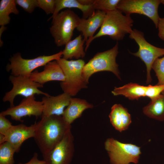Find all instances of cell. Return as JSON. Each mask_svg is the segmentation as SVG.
<instances>
[{
	"mask_svg": "<svg viewBox=\"0 0 164 164\" xmlns=\"http://www.w3.org/2000/svg\"><path fill=\"white\" fill-rule=\"evenodd\" d=\"M71 125L62 116H42L36 123L33 138L42 154L51 151L63 138Z\"/></svg>",
	"mask_w": 164,
	"mask_h": 164,
	"instance_id": "obj_1",
	"label": "cell"
},
{
	"mask_svg": "<svg viewBox=\"0 0 164 164\" xmlns=\"http://www.w3.org/2000/svg\"><path fill=\"white\" fill-rule=\"evenodd\" d=\"M133 22L130 15H124L117 9L106 12L99 31L86 42L85 51L92 41L102 36H109L114 40H122L125 34H130L132 31Z\"/></svg>",
	"mask_w": 164,
	"mask_h": 164,
	"instance_id": "obj_2",
	"label": "cell"
},
{
	"mask_svg": "<svg viewBox=\"0 0 164 164\" xmlns=\"http://www.w3.org/2000/svg\"><path fill=\"white\" fill-rule=\"evenodd\" d=\"M56 61L65 77V81L60 84L64 93L71 97L76 95L82 89L87 88L88 84L82 75L83 69L85 64L83 60H69L61 58Z\"/></svg>",
	"mask_w": 164,
	"mask_h": 164,
	"instance_id": "obj_3",
	"label": "cell"
},
{
	"mask_svg": "<svg viewBox=\"0 0 164 164\" xmlns=\"http://www.w3.org/2000/svg\"><path fill=\"white\" fill-rule=\"evenodd\" d=\"M80 19L70 9L60 11L52 19L50 31L57 46L65 45L71 40L73 31L78 26Z\"/></svg>",
	"mask_w": 164,
	"mask_h": 164,
	"instance_id": "obj_4",
	"label": "cell"
},
{
	"mask_svg": "<svg viewBox=\"0 0 164 164\" xmlns=\"http://www.w3.org/2000/svg\"><path fill=\"white\" fill-rule=\"evenodd\" d=\"M118 49L117 42L112 48L97 53L85 64L83 69L82 75L88 84L90 78L93 74L102 71L111 72L119 79H121L118 65L116 62Z\"/></svg>",
	"mask_w": 164,
	"mask_h": 164,
	"instance_id": "obj_5",
	"label": "cell"
},
{
	"mask_svg": "<svg viewBox=\"0 0 164 164\" xmlns=\"http://www.w3.org/2000/svg\"><path fill=\"white\" fill-rule=\"evenodd\" d=\"M63 52L61 51L50 55L38 56L32 59L23 58L19 53L14 54L9 59L10 63L6 67V70L11 72V75L30 77L34 70L44 66L49 62L56 60L61 58Z\"/></svg>",
	"mask_w": 164,
	"mask_h": 164,
	"instance_id": "obj_6",
	"label": "cell"
},
{
	"mask_svg": "<svg viewBox=\"0 0 164 164\" xmlns=\"http://www.w3.org/2000/svg\"><path fill=\"white\" fill-rule=\"evenodd\" d=\"M104 146L111 164H136L138 162L141 152L140 148L136 145L108 138L105 142Z\"/></svg>",
	"mask_w": 164,
	"mask_h": 164,
	"instance_id": "obj_7",
	"label": "cell"
},
{
	"mask_svg": "<svg viewBox=\"0 0 164 164\" xmlns=\"http://www.w3.org/2000/svg\"><path fill=\"white\" fill-rule=\"evenodd\" d=\"M129 37L134 39L138 46V51L131 53L139 58L145 64L147 70L146 83L149 84L152 80L151 71L152 64L157 59L164 55V48L157 47L149 43L145 39L143 33L135 29H132Z\"/></svg>",
	"mask_w": 164,
	"mask_h": 164,
	"instance_id": "obj_8",
	"label": "cell"
},
{
	"mask_svg": "<svg viewBox=\"0 0 164 164\" xmlns=\"http://www.w3.org/2000/svg\"><path fill=\"white\" fill-rule=\"evenodd\" d=\"M9 80L12 85V89L5 93L2 98L4 102L9 103L10 107L14 106V102L17 95L27 97L35 94H42L47 96L50 95L39 89L43 85L32 80L29 77L14 76L11 75Z\"/></svg>",
	"mask_w": 164,
	"mask_h": 164,
	"instance_id": "obj_9",
	"label": "cell"
},
{
	"mask_svg": "<svg viewBox=\"0 0 164 164\" xmlns=\"http://www.w3.org/2000/svg\"><path fill=\"white\" fill-rule=\"evenodd\" d=\"M161 0H120L117 9L125 15L136 13L147 16L157 28L159 17L158 10Z\"/></svg>",
	"mask_w": 164,
	"mask_h": 164,
	"instance_id": "obj_10",
	"label": "cell"
},
{
	"mask_svg": "<svg viewBox=\"0 0 164 164\" xmlns=\"http://www.w3.org/2000/svg\"><path fill=\"white\" fill-rule=\"evenodd\" d=\"M71 128L51 151L42 154L46 164H70L74 152V138Z\"/></svg>",
	"mask_w": 164,
	"mask_h": 164,
	"instance_id": "obj_11",
	"label": "cell"
},
{
	"mask_svg": "<svg viewBox=\"0 0 164 164\" xmlns=\"http://www.w3.org/2000/svg\"><path fill=\"white\" fill-rule=\"evenodd\" d=\"M34 96L25 97L18 105L10 107L0 114L5 116H9L12 120L21 122H23L21 119L23 117L42 116L43 102L42 101H36Z\"/></svg>",
	"mask_w": 164,
	"mask_h": 164,
	"instance_id": "obj_12",
	"label": "cell"
},
{
	"mask_svg": "<svg viewBox=\"0 0 164 164\" xmlns=\"http://www.w3.org/2000/svg\"><path fill=\"white\" fill-rule=\"evenodd\" d=\"M36 125L35 122L30 126L22 124L13 125L5 135L6 142L10 144L16 153L19 152L25 141L34 137Z\"/></svg>",
	"mask_w": 164,
	"mask_h": 164,
	"instance_id": "obj_13",
	"label": "cell"
},
{
	"mask_svg": "<svg viewBox=\"0 0 164 164\" xmlns=\"http://www.w3.org/2000/svg\"><path fill=\"white\" fill-rule=\"evenodd\" d=\"M71 97L64 92L56 96L50 95L43 97L41 101L43 104L42 116H62L65 108L69 104Z\"/></svg>",
	"mask_w": 164,
	"mask_h": 164,
	"instance_id": "obj_14",
	"label": "cell"
},
{
	"mask_svg": "<svg viewBox=\"0 0 164 164\" xmlns=\"http://www.w3.org/2000/svg\"><path fill=\"white\" fill-rule=\"evenodd\" d=\"M29 77L33 81L43 85L50 81L62 82L65 80L63 72L56 60L48 63L44 66L43 70L42 71H33Z\"/></svg>",
	"mask_w": 164,
	"mask_h": 164,
	"instance_id": "obj_15",
	"label": "cell"
},
{
	"mask_svg": "<svg viewBox=\"0 0 164 164\" xmlns=\"http://www.w3.org/2000/svg\"><path fill=\"white\" fill-rule=\"evenodd\" d=\"M106 13L105 12L97 10L87 19L80 18L76 29L81 33L85 42L92 38L97 29L101 27Z\"/></svg>",
	"mask_w": 164,
	"mask_h": 164,
	"instance_id": "obj_16",
	"label": "cell"
},
{
	"mask_svg": "<svg viewBox=\"0 0 164 164\" xmlns=\"http://www.w3.org/2000/svg\"><path fill=\"white\" fill-rule=\"evenodd\" d=\"M109 117L113 126L120 132L127 129L132 122L131 116L127 109L120 104L112 106Z\"/></svg>",
	"mask_w": 164,
	"mask_h": 164,
	"instance_id": "obj_17",
	"label": "cell"
},
{
	"mask_svg": "<svg viewBox=\"0 0 164 164\" xmlns=\"http://www.w3.org/2000/svg\"><path fill=\"white\" fill-rule=\"evenodd\" d=\"M93 105L85 99L71 97L68 105L62 115L64 120L69 125L81 116L86 110L93 108Z\"/></svg>",
	"mask_w": 164,
	"mask_h": 164,
	"instance_id": "obj_18",
	"label": "cell"
},
{
	"mask_svg": "<svg viewBox=\"0 0 164 164\" xmlns=\"http://www.w3.org/2000/svg\"><path fill=\"white\" fill-rule=\"evenodd\" d=\"M147 89V86L130 83L121 87H115L111 93L114 96L122 95L130 100H138L146 97Z\"/></svg>",
	"mask_w": 164,
	"mask_h": 164,
	"instance_id": "obj_19",
	"label": "cell"
},
{
	"mask_svg": "<svg viewBox=\"0 0 164 164\" xmlns=\"http://www.w3.org/2000/svg\"><path fill=\"white\" fill-rule=\"evenodd\" d=\"M71 8L80 9L82 12L83 18L85 19L90 16L95 12L93 5H84L80 3L78 0H56L54 12L49 20L54 18L61 10Z\"/></svg>",
	"mask_w": 164,
	"mask_h": 164,
	"instance_id": "obj_20",
	"label": "cell"
},
{
	"mask_svg": "<svg viewBox=\"0 0 164 164\" xmlns=\"http://www.w3.org/2000/svg\"><path fill=\"white\" fill-rule=\"evenodd\" d=\"M144 114L155 120L164 121V91L159 96L151 100L143 109Z\"/></svg>",
	"mask_w": 164,
	"mask_h": 164,
	"instance_id": "obj_21",
	"label": "cell"
},
{
	"mask_svg": "<svg viewBox=\"0 0 164 164\" xmlns=\"http://www.w3.org/2000/svg\"><path fill=\"white\" fill-rule=\"evenodd\" d=\"M84 43L81 34L69 41L62 51L63 58L69 60L73 58L78 60L84 57L85 55L83 46Z\"/></svg>",
	"mask_w": 164,
	"mask_h": 164,
	"instance_id": "obj_22",
	"label": "cell"
},
{
	"mask_svg": "<svg viewBox=\"0 0 164 164\" xmlns=\"http://www.w3.org/2000/svg\"><path fill=\"white\" fill-rule=\"evenodd\" d=\"M15 0H2L0 2V25L5 26L10 22V14H18Z\"/></svg>",
	"mask_w": 164,
	"mask_h": 164,
	"instance_id": "obj_23",
	"label": "cell"
},
{
	"mask_svg": "<svg viewBox=\"0 0 164 164\" xmlns=\"http://www.w3.org/2000/svg\"><path fill=\"white\" fill-rule=\"evenodd\" d=\"M15 152L7 142L0 145V164H14Z\"/></svg>",
	"mask_w": 164,
	"mask_h": 164,
	"instance_id": "obj_24",
	"label": "cell"
},
{
	"mask_svg": "<svg viewBox=\"0 0 164 164\" xmlns=\"http://www.w3.org/2000/svg\"><path fill=\"white\" fill-rule=\"evenodd\" d=\"M120 0H94L93 4L95 10L107 12L117 9Z\"/></svg>",
	"mask_w": 164,
	"mask_h": 164,
	"instance_id": "obj_25",
	"label": "cell"
},
{
	"mask_svg": "<svg viewBox=\"0 0 164 164\" xmlns=\"http://www.w3.org/2000/svg\"><path fill=\"white\" fill-rule=\"evenodd\" d=\"M152 69L157 77L158 85H164V57L157 59L153 63Z\"/></svg>",
	"mask_w": 164,
	"mask_h": 164,
	"instance_id": "obj_26",
	"label": "cell"
},
{
	"mask_svg": "<svg viewBox=\"0 0 164 164\" xmlns=\"http://www.w3.org/2000/svg\"><path fill=\"white\" fill-rule=\"evenodd\" d=\"M15 1L16 5L29 13H32L35 8L38 7V0H15Z\"/></svg>",
	"mask_w": 164,
	"mask_h": 164,
	"instance_id": "obj_27",
	"label": "cell"
},
{
	"mask_svg": "<svg viewBox=\"0 0 164 164\" xmlns=\"http://www.w3.org/2000/svg\"><path fill=\"white\" fill-rule=\"evenodd\" d=\"M56 0H38V7L42 9L48 15L54 13Z\"/></svg>",
	"mask_w": 164,
	"mask_h": 164,
	"instance_id": "obj_28",
	"label": "cell"
},
{
	"mask_svg": "<svg viewBox=\"0 0 164 164\" xmlns=\"http://www.w3.org/2000/svg\"><path fill=\"white\" fill-rule=\"evenodd\" d=\"M164 91V85H149L147 86L146 97H149L151 100L159 96Z\"/></svg>",
	"mask_w": 164,
	"mask_h": 164,
	"instance_id": "obj_29",
	"label": "cell"
},
{
	"mask_svg": "<svg viewBox=\"0 0 164 164\" xmlns=\"http://www.w3.org/2000/svg\"><path fill=\"white\" fill-rule=\"evenodd\" d=\"M13 125L4 116L0 114V133L5 135Z\"/></svg>",
	"mask_w": 164,
	"mask_h": 164,
	"instance_id": "obj_30",
	"label": "cell"
},
{
	"mask_svg": "<svg viewBox=\"0 0 164 164\" xmlns=\"http://www.w3.org/2000/svg\"><path fill=\"white\" fill-rule=\"evenodd\" d=\"M157 28L159 37L162 40H164V18L159 19Z\"/></svg>",
	"mask_w": 164,
	"mask_h": 164,
	"instance_id": "obj_31",
	"label": "cell"
},
{
	"mask_svg": "<svg viewBox=\"0 0 164 164\" xmlns=\"http://www.w3.org/2000/svg\"><path fill=\"white\" fill-rule=\"evenodd\" d=\"M38 156V154L36 152H35L32 157L28 162L24 163L19 162L17 164H46L43 160H39Z\"/></svg>",
	"mask_w": 164,
	"mask_h": 164,
	"instance_id": "obj_32",
	"label": "cell"
},
{
	"mask_svg": "<svg viewBox=\"0 0 164 164\" xmlns=\"http://www.w3.org/2000/svg\"><path fill=\"white\" fill-rule=\"evenodd\" d=\"M79 2L84 5H93L94 0H78Z\"/></svg>",
	"mask_w": 164,
	"mask_h": 164,
	"instance_id": "obj_33",
	"label": "cell"
},
{
	"mask_svg": "<svg viewBox=\"0 0 164 164\" xmlns=\"http://www.w3.org/2000/svg\"><path fill=\"white\" fill-rule=\"evenodd\" d=\"M6 142V139L5 135L0 133V145Z\"/></svg>",
	"mask_w": 164,
	"mask_h": 164,
	"instance_id": "obj_34",
	"label": "cell"
},
{
	"mask_svg": "<svg viewBox=\"0 0 164 164\" xmlns=\"http://www.w3.org/2000/svg\"><path fill=\"white\" fill-rule=\"evenodd\" d=\"M0 28V40H1V36L2 33L6 29V28L5 26H1Z\"/></svg>",
	"mask_w": 164,
	"mask_h": 164,
	"instance_id": "obj_35",
	"label": "cell"
},
{
	"mask_svg": "<svg viewBox=\"0 0 164 164\" xmlns=\"http://www.w3.org/2000/svg\"><path fill=\"white\" fill-rule=\"evenodd\" d=\"M161 3L164 5V0H161Z\"/></svg>",
	"mask_w": 164,
	"mask_h": 164,
	"instance_id": "obj_36",
	"label": "cell"
}]
</instances>
